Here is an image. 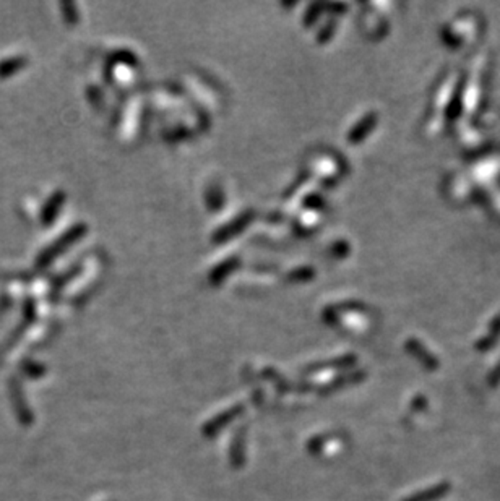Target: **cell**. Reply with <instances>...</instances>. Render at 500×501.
<instances>
[{
	"mask_svg": "<svg viewBox=\"0 0 500 501\" xmlns=\"http://www.w3.org/2000/svg\"><path fill=\"white\" fill-rule=\"evenodd\" d=\"M60 200H62V197H54L53 200L49 201V205H47V208L44 210V221L49 224L51 219H53L54 215H57L59 211V205H60Z\"/></svg>",
	"mask_w": 500,
	"mask_h": 501,
	"instance_id": "7a4b0ae2",
	"label": "cell"
},
{
	"mask_svg": "<svg viewBox=\"0 0 500 501\" xmlns=\"http://www.w3.org/2000/svg\"><path fill=\"white\" fill-rule=\"evenodd\" d=\"M23 65H25V60L23 59H10L6 60V62L0 64V77H8V75L15 73L17 70H20Z\"/></svg>",
	"mask_w": 500,
	"mask_h": 501,
	"instance_id": "6da1fadb",
	"label": "cell"
}]
</instances>
